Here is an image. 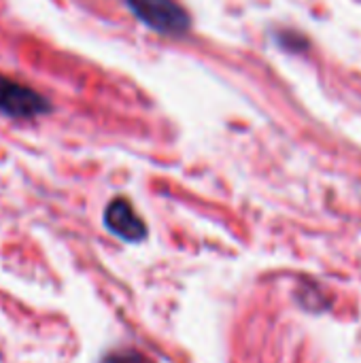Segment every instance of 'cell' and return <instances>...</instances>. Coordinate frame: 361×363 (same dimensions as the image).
Here are the masks:
<instances>
[{
	"instance_id": "277c9868",
	"label": "cell",
	"mask_w": 361,
	"mask_h": 363,
	"mask_svg": "<svg viewBox=\"0 0 361 363\" xmlns=\"http://www.w3.org/2000/svg\"><path fill=\"white\" fill-rule=\"evenodd\" d=\"M100 363H153V362H151V359H147L143 353L128 349V351H115V353H109V355H106V357H104Z\"/></svg>"
},
{
	"instance_id": "7a4b0ae2",
	"label": "cell",
	"mask_w": 361,
	"mask_h": 363,
	"mask_svg": "<svg viewBox=\"0 0 361 363\" xmlns=\"http://www.w3.org/2000/svg\"><path fill=\"white\" fill-rule=\"evenodd\" d=\"M49 111V100L36 89L0 74V113L15 119H30Z\"/></svg>"
},
{
	"instance_id": "6da1fadb",
	"label": "cell",
	"mask_w": 361,
	"mask_h": 363,
	"mask_svg": "<svg viewBox=\"0 0 361 363\" xmlns=\"http://www.w3.org/2000/svg\"><path fill=\"white\" fill-rule=\"evenodd\" d=\"M128 6L145 26L164 36H183L191 23L177 0H128Z\"/></svg>"
},
{
	"instance_id": "3957f363",
	"label": "cell",
	"mask_w": 361,
	"mask_h": 363,
	"mask_svg": "<svg viewBox=\"0 0 361 363\" xmlns=\"http://www.w3.org/2000/svg\"><path fill=\"white\" fill-rule=\"evenodd\" d=\"M104 225L111 234L119 236L126 242H140L147 236L145 221L136 215L132 204L126 198H115L104 211Z\"/></svg>"
}]
</instances>
